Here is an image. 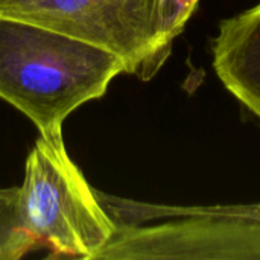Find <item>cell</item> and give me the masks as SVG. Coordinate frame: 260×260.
Returning <instances> with one entry per match:
<instances>
[{
    "label": "cell",
    "mask_w": 260,
    "mask_h": 260,
    "mask_svg": "<svg viewBox=\"0 0 260 260\" xmlns=\"http://www.w3.org/2000/svg\"><path fill=\"white\" fill-rule=\"evenodd\" d=\"M120 73H126L125 62L110 50L0 15V99L40 136L62 134L64 120L101 99Z\"/></svg>",
    "instance_id": "obj_1"
},
{
    "label": "cell",
    "mask_w": 260,
    "mask_h": 260,
    "mask_svg": "<svg viewBox=\"0 0 260 260\" xmlns=\"http://www.w3.org/2000/svg\"><path fill=\"white\" fill-rule=\"evenodd\" d=\"M20 209L24 227L53 257L99 260L116 225L69 157L62 134L40 136L27 154Z\"/></svg>",
    "instance_id": "obj_2"
},
{
    "label": "cell",
    "mask_w": 260,
    "mask_h": 260,
    "mask_svg": "<svg viewBox=\"0 0 260 260\" xmlns=\"http://www.w3.org/2000/svg\"><path fill=\"white\" fill-rule=\"evenodd\" d=\"M114 225L99 260H260V225L239 218L180 215Z\"/></svg>",
    "instance_id": "obj_3"
},
{
    "label": "cell",
    "mask_w": 260,
    "mask_h": 260,
    "mask_svg": "<svg viewBox=\"0 0 260 260\" xmlns=\"http://www.w3.org/2000/svg\"><path fill=\"white\" fill-rule=\"evenodd\" d=\"M0 15L91 43L120 56L126 73L154 78L145 49L113 0H0Z\"/></svg>",
    "instance_id": "obj_4"
},
{
    "label": "cell",
    "mask_w": 260,
    "mask_h": 260,
    "mask_svg": "<svg viewBox=\"0 0 260 260\" xmlns=\"http://www.w3.org/2000/svg\"><path fill=\"white\" fill-rule=\"evenodd\" d=\"M212 52L222 85L260 122V2L219 23Z\"/></svg>",
    "instance_id": "obj_5"
},
{
    "label": "cell",
    "mask_w": 260,
    "mask_h": 260,
    "mask_svg": "<svg viewBox=\"0 0 260 260\" xmlns=\"http://www.w3.org/2000/svg\"><path fill=\"white\" fill-rule=\"evenodd\" d=\"M98 198L114 224H136L180 215H212L239 218L260 225V203L230 206H165L140 203L98 190Z\"/></svg>",
    "instance_id": "obj_6"
},
{
    "label": "cell",
    "mask_w": 260,
    "mask_h": 260,
    "mask_svg": "<svg viewBox=\"0 0 260 260\" xmlns=\"http://www.w3.org/2000/svg\"><path fill=\"white\" fill-rule=\"evenodd\" d=\"M38 247L23 222L20 186L0 187V260L23 259Z\"/></svg>",
    "instance_id": "obj_7"
},
{
    "label": "cell",
    "mask_w": 260,
    "mask_h": 260,
    "mask_svg": "<svg viewBox=\"0 0 260 260\" xmlns=\"http://www.w3.org/2000/svg\"><path fill=\"white\" fill-rule=\"evenodd\" d=\"M113 3L120 11L133 35L145 49L152 75L155 76L168 61L157 32L158 0H113Z\"/></svg>",
    "instance_id": "obj_8"
},
{
    "label": "cell",
    "mask_w": 260,
    "mask_h": 260,
    "mask_svg": "<svg viewBox=\"0 0 260 260\" xmlns=\"http://www.w3.org/2000/svg\"><path fill=\"white\" fill-rule=\"evenodd\" d=\"M200 0H158L157 32L161 50L169 58L174 40L183 32Z\"/></svg>",
    "instance_id": "obj_9"
}]
</instances>
